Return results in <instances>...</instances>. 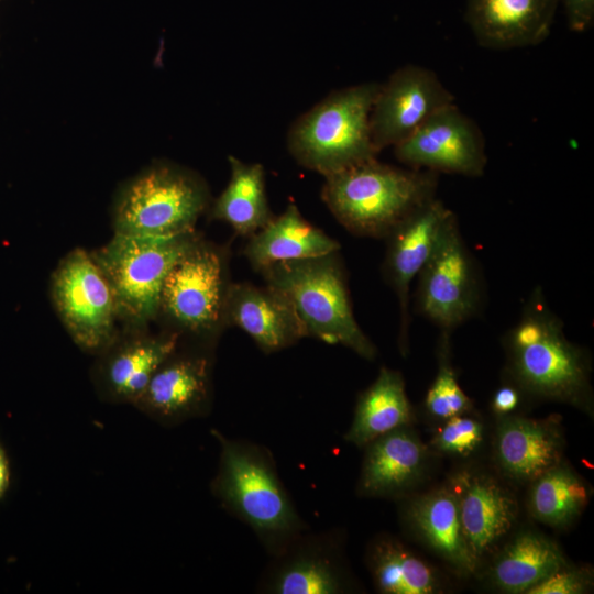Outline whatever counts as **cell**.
Instances as JSON below:
<instances>
[{"label": "cell", "mask_w": 594, "mask_h": 594, "mask_svg": "<svg viewBox=\"0 0 594 594\" xmlns=\"http://www.w3.org/2000/svg\"><path fill=\"white\" fill-rule=\"evenodd\" d=\"M212 433L220 446L212 494L252 529L271 557L276 556L309 528L280 481L272 453L251 441Z\"/></svg>", "instance_id": "obj_1"}, {"label": "cell", "mask_w": 594, "mask_h": 594, "mask_svg": "<svg viewBox=\"0 0 594 594\" xmlns=\"http://www.w3.org/2000/svg\"><path fill=\"white\" fill-rule=\"evenodd\" d=\"M437 185L435 172L375 157L326 176L322 199L349 231L381 238L435 199Z\"/></svg>", "instance_id": "obj_2"}, {"label": "cell", "mask_w": 594, "mask_h": 594, "mask_svg": "<svg viewBox=\"0 0 594 594\" xmlns=\"http://www.w3.org/2000/svg\"><path fill=\"white\" fill-rule=\"evenodd\" d=\"M505 341L512 374L524 389L580 406L588 400V360L566 338L540 287L532 290Z\"/></svg>", "instance_id": "obj_3"}, {"label": "cell", "mask_w": 594, "mask_h": 594, "mask_svg": "<svg viewBox=\"0 0 594 594\" xmlns=\"http://www.w3.org/2000/svg\"><path fill=\"white\" fill-rule=\"evenodd\" d=\"M271 286L293 307L306 336L344 345L373 360L376 349L354 318L337 253L280 261L260 270Z\"/></svg>", "instance_id": "obj_4"}, {"label": "cell", "mask_w": 594, "mask_h": 594, "mask_svg": "<svg viewBox=\"0 0 594 594\" xmlns=\"http://www.w3.org/2000/svg\"><path fill=\"white\" fill-rule=\"evenodd\" d=\"M380 86L364 82L333 91L301 114L287 136L293 156L324 177L375 158L370 113Z\"/></svg>", "instance_id": "obj_5"}, {"label": "cell", "mask_w": 594, "mask_h": 594, "mask_svg": "<svg viewBox=\"0 0 594 594\" xmlns=\"http://www.w3.org/2000/svg\"><path fill=\"white\" fill-rule=\"evenodd\" d=\"M198 239L194 230L172 235L116 232L94 257L106 275L124 330H143L160 315L165 277Z\"/></svg>", "instance_id": "obj_6"}, {"label": "cell", "mask_w": 594, "mask_h": 594, "mask_svg": "<svg viewBox=\"0 0 594 594\" xmlns=\"http://www.w3.org/2000/svg\"><path fill=\"white\" fill-rule=\"evenodd\" d=\"M208 200L204 185L172 166H156L133 180L116 208L114 229L133 235H172L194 230Z\"/></svg>", "instance_id": "obj_7"}, {"label": "cell", "mask_w": 594, "mask_h": 594, "mask_svg": "<svg viewBox=\"0 0 594 594\" xmlns=\"http://www.w3.org/2000/svg\"><path fill=\"white\" fill-rule=\"evenodd\" d=\"M52 299L73 341L99 354L118 336L112 288L92 254L76 249L58 264L52 278Z\"/></svg>", "instance_id": "obj_8"}, {"label": "cell", "mask_w": 594, "mask_h": 594, "mask_svg": "<svg viewBox=\"0 0 594 594\" xmlns=\"http://www.w3.org/2000/svg\"><path fill=\"white\" fill-rule=\"evenodd\" d=\"M417 278V309L442 332H451L477 312L481 280L455 215L444 224Z\"/></svg>", "instance_id": "obj_9"}, {"label": "cell", "mask_w": 594, "mask_h": 594, "mask_svg": "<svg viewBox=\"0 0 594 594\" xmlns=\"http://www.w3.org/2000/svg\"><path fill=\"white\" fill-rule=\"evenodd\" d=\"M227 289L222 255L197 239L165 277L160 315L184 332L213 337L224 323Z\"/></svg>", "instance_id": "obj_10"}, {"label": "cell", "mask_w": 594, "mask_h": 594, "mask_svg": "<svg viewBox=\"0 0 594 594\" xmlns=\"http://www.w3.org/2000/svg\"><path fill=\"white\" fill-rule=\"evenodd\" d=\"M408 167L479 177L487 163L485 140L477 124L451 103L429 117L394 146Z\"/></svg>", "instance_id": "obj_11"}, {"label": "cell", "mask_w": 594, "mask_h": 594, "mask_svg": "<svg viewBox=\"0 0 594 594\" xmlns=\"http://www.w3.org/2000/svg\"><path fill=\"white\" fill-rule=\"evenodd\" d=\"M454 103L453 95L430 69L406 65L381 84L370 113L377 152L395 146L438 110Z\"/></svg>", "instance_id": "obj_12"}, {"label": "cell", "mask_w": 594, "mask_h": 594, "mask_svg": "<svg viewBox=\"0 0 594 594\" xmlns=\"http://www.w3.org/2000/svg\"><path fill=\"white\" fill-rule=\"evenodd\" d=\"M177 345V333L154 336L146 329L118 333L98 354L94 367L92 378L99 396L109 403L133 405Z\"/></svg>", "instance_id": "obj_13"}, {"label": "cell", "mask_w": 594, "mask_h": 594, "mask_svg": "<svg viewBox=\"0 0 594 594\" xmlns=\"http://www.w3.org/2000/svg\"><path fill=\"white\" fill-rule=\"evenodd\" d=\"M211 363L202 353L168 356L133 406L156 422L173 427L209 413Z\"/></svg>", "instance_id": "obj_14"}, {"label": "cell", "mask_w": 594, "mask_h": 594, "mask_svg": "<svg viewBox=\"0 0 594 594\" xmlns=\"http://www.w3.org/2000/svg\"><path fill=\"white\" fill-rule=\"evenodd\" d=\"M258 590L268 594H340L348 590L332 535L309 530L272 557Z\"/></svg>", "instance_id": "obj_15"}, {"label": "cell", "mask_w": 594, "mask_h": 594, "mask_svg": "<svg viewBox=\"0 0 594 594\" xmlns=\"http://www.w3.org/2000/svg\"><path fill=\"white\" fill-rule=\"evenodd\" d=\"M453 215L441 200L435 198L416 210L387 235L388 246L384 272L399 304L398 343L404 355L408 351L411 282L424 268L440 232Z\"/></svg>", "instance_id": "obj_16"}, {"label": "cell", "mask_w": 594, "mask_h": 594, "mask_svg": "<svg viewBox=\"0 0 594 594\" xmlns=\"http://www.w3.org/2000/svg\"><path fill=\"white\" fill-rule=\"evenodd\" d=\"M560 0H465V21L479 45L513 50L543 42Z\"/></svg>", "instance_id": "obj_17"}, {"label": "cell", "mask_w": 594, "mask_h": 594, "mask_svg": "<svg viewBox=\"0 0 594 594\" xmlns=\"http://www.w3.org/2000/svg\"><path fill=\"white\" fill-rule=\"evenodd\" d=\"M224 323L239 327L265 353L280 351L307 337L290 304L268 285H229Z\"/></svg>", "instance_id": "obj_18"}, {"label": "cell", "mask_w": 594, "mask_h": 594, "mask_svg": "<svg viewBox=\"0 0 594 594\" xmlns=\"http://www.w3.org/2000/svg\"><path fill=\"white\" fill-rule=\"evenodd\" d=\"M465 542L479 561L513 527L515 498L495 480L484 474L460 473L453 488Z\"/></svg>", "instance_id": "obj_19"}, {"label": "cell", "mask_w": 594, "mask_h": 594, "mask_svg": "<svg viewBox=\"0 0 594 594\" xmlns=\"http://www.w3.org/2000/svg\"><path fill=\"white\" fill-rule=\"evenodd\" d=\"M364 448L358 483L363 496H392L404 492L419 479L426 464L425 446L406 427L383 435Z\"/></svg>", "instance_id": "obj_20"}, {"label": "cell", "mask_w": 594, "mask_h": 594, "mask_svg": "<svg viewBox=\"0 0 594 594\" xmlns=\"http://www.w3.org/2000/svg\"><path fill=\"white\" fill-rule=\"evenodd\" d=\"M495 448L497 461L509 477L535 481L560 463L563 442L554 424L512 417L499 424Z\"/></svg>", "instance_id": "obj_21"}, {"label": "cell", "mask_w": 594, "mask_h": 594, "mask_svg": "<svg viewBox=\"0 0 594 594\" xmlns=\"http://www.w3.org/2000/svg\"><path fill=\"white\" fill-rule=\"evenodd\" d=\"M340 244L309 223L294 204L252 234L245 256L257 270L280 261L304 260L337 253Z\"/></svg>", "instance_id": "obj_22"}, {"label": "cell", "mask_w": 594, "mask_h": 594, "mask_svg": "<svg viewBox=\"0 0 594 594\" xmlns=\"http://www.w3.org/2000/svg\"><path fill=\"white\" fill-rule=\"evenodd\" d=\"M413 420L414 414L402 374L383 366L375 381L359 396L344 439L364 448L383 435L407 427Z\"/></svg>", "instance_id": "obj_23"}, {"label": "cell", "mask_w": 594, "mask_h": 594, "mask_svg": "<svg viewBox=\"0 0 594 594\" xmlns=\"http://www.w3.org/2000/svg\"><path fill=\"white\" fill-rule=\"evenodd\" d=\"M407 518L440 557L461 572H474L477 560L465 542L458 501L450 488H441L413 501L407 509Z\"/></svg>", "instance_id": "obj_24"}, {"label": "cell", "mask_w": 594, "mask_h": 594, "mask_svg": "<svg viewBox=\"0 0 594 594\" xmlns=\"http://www.w3.org/2000/svg\"><path fill=\"white\" fill-rule=\"evenodd\" d=\"M565 565L561 550L552 540L526 531L516 536L497 557L492 580L502 591L526 593Z\"/></svg>", "instance_id": "obj_25"}, {"label": "cell", "mask_w": 594, "mask_h": 594, "mask_svg": "<svg viewBox=\"0 0 594 594\" xmlns=\"http://www.w3.org/2000/svg\"><path fill=\"white\" fill-rule=\"evenodd\" d=\"M231 177L212 208V217L242 235L254 234L273 217L268 207L263 166L229 157Z\"/></svg>", "instance_id": "obj_26"}, {"label": "cell", "mask_w": 594, "mask_h": 594, "mask_svg": "<svg viewBox=\"0 0 594 594\" xmlns=\"http://www.w3.org/2000/svg\"><path fill=\"white\" fill-rule=\"evenodd\" d=\"M367 562L381 593L430 594L438 587L432 569L393 538L377 539L369 550Z\"/></svg>", "instance_id": "obj_27"}, {"label": "cell", "mask_w": 594, "mask_h": 594, "mask_svg": "<svg viewBox=\"0 0 594 594\" xmlns=\"http://www.w3.org/2000/svg\"><path fill=\"white\" fill-rule=\"evenodd\" d=\"M530 510L540 521L563 526L572 521L587 502L582 481L560 463L534 481Z\"/></svg>", "instance_id": "obj_28"}, {"label": "cell", "mask_w": 594, "mask_h": 594, "mask_svg": "<svg viewBox=\"0 0 594 594\" xmlns=\"http://www.w3.org/2000/svg\"><path fill=\"white\" fill-rule=\"evenodd\" d=\"M430 415L448 419L468 413L472 403L461 389L457 376L446 356H441L438 373L425 398Z\"/></svg>", "instance_id": "obj_29"}, {"label": "cell", "mask_w": 594, "mask_h": 594, "mask_svg": "<svg viewBox=\"0 0 594 594\" xmlns=\"http://www.w3.org/2000/svg\"><path fill=\"white\" fill-rule=\"evenodd\" d=\"M482 440V426L473 418L453 416L438 430L432 443L437 450L455 455H468Z\"/></svg>", "instance_id": "obj_30"}, {"label": "cell", "mask_w": 594, "mask_h": 594, "mask_svg": "<svg viewBox=\"0 0 594 594\" xmlns=\"http://www.w3.org/2000/svg\"><path fill=\"white\" fill-rule=\"evenodd\" d=\"M590 584L587 572L569 570L565 566L551 573L546 579L534 585L528 594H580Z\"/></svg>", "instance_id": "obj_31"}, {"label": "cell", "mask_w": 594, "mask_h": 594, "mask_svg": "<svg viewBox=\"0 0 594 594\" xmlns=\"http://www.w3.org/2000/svg\"><path fill=\"white\" fill-rule=\"evenodd\" d=\"M563 2L568 25L573 32H585L594 22V0H560Z\"/></svg>", "instance_id": "obj_32"}, {"label": "cell", "mask_w": 594, "mask_h": 594, "mask_svg": "<svg viewBox=\"0 0 594 594\" xmlns=\"http://www.w3.org/2000/svg\"><path fill=\"white\" fill-rule=\"evenodd\" d=\"M519 403V394L509 385L501 386L493 396V409L501 415L513 411Z\"/></svg>", "instance_id": "obj_33"}, {"label": "cell", "mask_w": 594, "mask_h": 594, "mask_svg": "<svg viewBox=\"0 0 594 594\" xmlns=\"http://www.w3.org/2000/svg\"><path fill=\"white\" fill-rule=\"evenodd\" d=\"M10 483L9 461L4 449L0 444V498L4 495Z\"/></svg>", "instance_id": "obj_34"}]
</instances>
